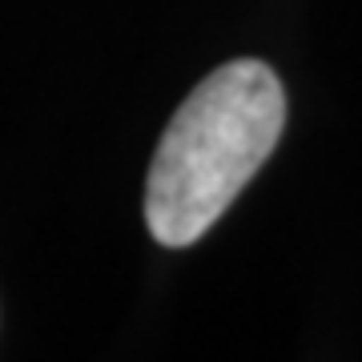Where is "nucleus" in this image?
I'll use <instances>...</instances> for the list:
<instances>
[{"instance_id": "obj_1", "label": "nucleus", "mask_w": 362, "mask_h": 362, "mask_svg": "<svg viewBox=\"0 0 362 362\" xmlns=\"http://www.w3.org/2000/svg\"><path fill=\"white\" fill-rule=\"evenodd\" d=\"M286 125L282 81L262 61H230L197 85L161 133L145 181V221L181 250L233 206Z\"/></svg>"}]
</instances>
